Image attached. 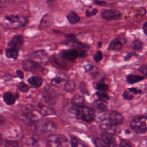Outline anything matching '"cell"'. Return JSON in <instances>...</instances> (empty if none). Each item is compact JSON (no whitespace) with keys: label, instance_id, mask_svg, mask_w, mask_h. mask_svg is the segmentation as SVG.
<instances>
[{"label":"cell","instance_id":"cell-9","mask_svg":"<svg viewBox=\"0 0 147 147\" xmlns=\"http://www.w3.org/2000/svg\"><path fill=\"white\" fill-rule=\"evenodd\" d=\"M37 111L41 114V115H51L56 114V111L51 105L44 104L42 103H38L37 105Z\"/></svg>","mask_w":147,"mask_h":147},{"label":"cell","instance_id":"cell-38","mask_svg":"<svg viewBox=\"0 0 147 147\" xmlns=\"http://www.w3.org/2000/svg\"><path fill=\"white\" fill-rule=\"evenodd\" d=\"M119 146H120L130 147V146H131L132 145L129 141L126 140H122L119 142Z\"/></svg>","mask_w":147,"mask_h":147},{"label":"cell","instance_id":"cell-41","mask_svg":"<svg viewBox=\"0 0 147 147\" xmlns=\"http://www.w3.org/2000/svg\"><path fill=\"white\" fill-rule=\"evenodd\" d=\"M93 2L95 5H96L100 6H104L107 4V2L105 1H101V0H94Z\"/></svg>","mask_w":147,"mask_h":147},{"label":"cell","instance_id":"cell-34","mask_svg":"<svg viewBox=\"0 0 147 147\" xmlns=\"http://www.w3.org/2000/svg\"><path fill=\"white\" fill-rule=\"evenodd\" d=\"M18 88L19 89V90L22 92H27L29 89V86L26 84L24 82H20L18 84Z\"/></svg>","mask_w":147,"mask_h":147},{"label":"cell","instance_id":"cell-27","mask_svg":"<svg viewBox=\"0 0 147 147\" xmlns=\"http://www.w3.org/2000/svg\"><path fill=\"white\" fill-rule=\"evenodd\" d=\"M72 103L75 106H81L84 102V99L82 96L76 95L72 98Z\"/></svg>","mask_w":147,"mask_h":147},{"label":"cell","instance_id":"cell-19","mask_svg":"<svg viewBox=\"0 0 147 147\" xmlns=\"http://www.w3.org/2000/svg\"><path fill=\"white\" fill-rule=\"evenodd\" d=\"M5 55L8 58L16 59L18 56V49L10 47L6 50Z\"/></svg>","mask_w":147,"mask_h":147},{"label":"cell","instance_id":"cell-37","mask_svg":"<svg viewBox=\"0 0 147 147\" xmlns=\"http://www.w3.org/2000/svg\"><path fill=\"white\" fill-rule=\"evenodd\" d=\"M122 96L125 100H131V99H133V95L130 93V92L129 90L128 91H125L123 92Z\"/></svg>","mask_w":147,"mask_h":147},{"label":"cell","instance_id":"cell-49","mask_svg":"<svg viewBox=\"0 0 147 147\" xmlns=\"http://www.w3.org/2000/svg\"><path fill=\"white\" fill-rule=\"evenodd\" d=\"M47 1L48 3H52L54 1V0H47Z\"/></svg>","mask_w":147,"mask_h":147},{"label":"cell","instance_id":"cell-15","mask_svg":"<svg viewBox=\"0 0 147 147\" xmlns=\"http://www.w3.org/2000/svg\"><path fill=\"white\" fill-rule=\"evenodd\" d=\"M24 40L21 35L14 36L8 42L7 45L10 47H13L18 49L23 44Z\"/></svg>","mask_w":147,"mask_h":147},{"label":"cell","instance_id":"cell-25","mask_svg":"<svg viewBox=\"0 0 147 147\" xmlns=\"http://www.w3.org/2000/svg\"><path fill=\"white\" fill-rule=\"evenodd\" d=\"M71 138V145L72 146H84V144L83 143L76 137L74 136H71L70 137Z\"/></svg>","mask_w":147,"mask_h":147},{"label":"cell","instance_id":"cell-11","mask_svg":"<svg viewBox=\"0 0 147 147\" xmlns=\"http://www.w3.org/2000/svg\"><path fill=\"white\" fill-rule=\"evenodd\" d=\"M126 42V40L125 38L117 37L116 38L112 40L107 48L108 50L113 51H118L122 47L123 45Z\"/></svg>","mask_w":147,"mask_h":147},{"label":"cell","instance_id":"cell-40","mask_svg":"<svg viewBox=\"0 0 147 147\" xmlns=\"http://www.w3.org/2000/svg\"><path fill=\"white\" fill-rule=\"evenodd\" d=\"M128 90L130 92H132L135 95H137V94H140L142 93V91L140 89H138L137 88H135V87H131V88H128Z\"/></svg>","mask_w":147,"mask_h":147},{"label":"cell","instance_id":"cell-39","mask_svg":"<svg viewBox=\"0 0 147 147\" xmlns=\"http://www.w3.org/2000/svg\"><path fill=\"white\" fill-rule=\"evenodd\" d=\"M137 55H137V53H134V52H129V53H127V55L123 57V60H124L125 61H129V60L131 59V57L133 56H137Z\"/></svg>","mask_w":147,"mask_h":147},{"label":"cell","instance_id":"cell-42","mask_svg":"<svg viewBox=\"0 0 147 147\" xmlns=\"http://www.w3.org/2000/svg\"><path fill=\"white\" fill-rule=\"evenodd\" d=\"M138 71L142 74H144V75H146V72H147V66H146V64H144L142 65V66H141L140 68H139V69Z\"/></svg>","mask_w":147,"mask_h":147},{"label":"cell","instance_id":"cell-43","mask_svg":"<svg viewBox=\"0 0 147 147\" xmlns=\"http://www.w3.org/2000/svg\"><path fill=\"white\" fill-rule=\"evenodd\" d=\"M18 142L16 141H11L7 140L5 141V145L6 146H18Z\"/></svg>","mask_w":147,"mask_h":147},{"label":"cell","instance_id":"cell-30","mask_svg":"<svg viewBox=\"0 0 147 147\" xmlns=\"http://www.w3.org/2000/svg\"><path fill=\"white\" fill-rule=\"evenodd\" d=\"M79 89L80 91L84 95H89V92L87 88V85L85 82H82L80 83L79 86Z\"/></svg>","mask_w":147,"mask_h":147},{"label":"cell","instance_id":"cell-7","mask_svg":"<svg viewBox=\"0 0 147 147\" xmlns=\"http://www.w3.org/2000/svg\"><path fill=\"white\" fill-rule=\"evenodd\" d=\"M102 19L106 21L116 20L119 19L121 16L120 11L116 9H108L102 11L100 13Z\"/></svg>","mask_w":147,"mask_h":147},{"label":"cell","instance_id":"cell-35","mask_svg":"<svg viewBox=\"0 0 147 147\" xmlns=\"http://www.w3.org/2000/svg\"><path fill=\"white\" fill-rule=\"evenodd\" d=\"M102 52L100 51H98L93 56V59L96 63H98L102 59Z\"/></svg>","mask_w":147,"mask_h":147},{"label":"cell","instance_id":"cell-14","mask_svg":"<svg viewBox=\"0 0 147 147\" xmlns=\"http://www.w3.org/2000/svg\"><path fill=\"white\" fill-rule=\"evenodd\" d=\"M101 138L105 141L109 146H114L117 145L116 139L114 135L105 132L101 134Z\"/></svg>","mask_w":147,"mask_h":147},{"label":"cell","instance_id":"cell-29","mask_svg":"<svg viewBox=\"0 0 147 147\" xmlns=\"http://www.w3.org/2000/svg\"><path fill=\"white\" fill-rule=\"evenodd\" d=\"M96 95L98 96V98L100 99L103 100L105 101L109 100L110 98L108 95V94L106 92V91H99L98 90V92H96Z\"/></svg>","mask_w":147,"mask_h":147},{"label":"cell","instance_id":"cell-45","mask_svg":"<svg viewBox=\"0 0 147 147\" xmlns=\"http://www.w3.org/2000/svg\"><path fill=\"white\" fill-rule=\"evenodd\" d=\"M16 74L17 75V76L20 78V79H22L24 78V74H23V72L21 71V70H17L16 71Z\"/></svg>","mask_w":147,"mask_h":147},{"label":"cell","instance_id":"cell-13","mask_svg":"<svg viewBox=\"0 0 147 147\" xmlns=\"http://www.w3.org/2000/svg\"><path fill=\"white\" fill-rule=\"evenodd\" d=\"M109 119L114 125L119 126L122 123L123 117L120 113L117 111H112L109 114Z\"/></svg>","mask_w":147,"mask_h":147},{"label":"cell","instance_id":"cell-24","mask_svg":"<svg viewBox=\"0 0 147 147\" xmlns=\"http://www.w3.org/2000/svg\"><path fill=\"white\" fill-rule=\"evenodd\" d=\"M131 46V48L134 51H139L143 48L144 43L141 40L137 39L132 41Z\"/></svg>","mask_w":147,"mask_h":147},{"label":"cell","instance_id":"cell-18","mask_svg":"<svg viewBox=\"0 0 147 147\" xmlns=\"http://www.w3.org/2000/svg\"><path fill=\"white\" fill-rule=\"evenodd\" d=\"M3 99L4 102L7 105H12L16 102V98L14 95L11 94L10 92H7L3 94Z\"/></svg>","mask_w":147,"mask_h":147},{"label":"cell","instance_id":"cell-5","mask_svg":"<svg viewBox=\"0 0 147 147\" xmlns=\"http://www.w3.org/2000/svg\"><path fill=\"white\" fill-rule=\"evenodd\" d=\"M48 143L51 146H68L69 142L64 137H61L56 134H52L48 137Z\"/></svg>","mask_w":147,"mask_h":147},{"label":"cell","instance_id":"cell-2","mask_svg":"<svg viewBox=\"0 0 147 147\" xmlns=\"http://www.w3.org/2000/svg\"><path fill=\"white\" fill-rule=\"evenodd\" d=\"M147 118L146 117H138L133 119L130 123L131 129L137 134H144L147 130Z\"/></svg>","mask_w":147,"mask_h":147},{"label":"cell","instance_id":"cell-20","mask_svg":"<svg viewBox=\"0 0 147 147\" xmlns=\"http://www.w3.org/2000/svg\"><path fill=\"white\" fill-rule=\"evenodd\" d=\"M144 79V77L143 76H140L138 75H133L130 74L127 76V82L129 84H133L137 82H140Z\"/></svg>","mask_w":147,"mask_h":147},{"label":"cell","instance_id":"cell-23","mask_svg":"<svg viewBox=\"0 0 147 147\" xmlns=\"http://www.w3.org/2000/svg\"><path fill=\"white\" fill-rule=\"evenodd\" d=\"M75 87V82L72 80H70L65 82L64 86V89L65 90V91L67 92H71L74 90Z\"/></svg>","mask_w":147,"mask_h":147},{"label":"cell","instance_id":"cell-17","mask_svg":"<svg viewBox=\"0 0 147 147\" xmlns=\"http://www.w3.org/2000/svg\"><path fill=\"white\" fill-rule=\"evenodd\" d=\"M67 18L68 21L72 24H77L80 20V17L77 14V13L75 11H69L67 15Z\"/></svg>","mask_w":147,"mask_h":147},{"label":"cell","instance_id":"cell-50","mask_svg":"<svg viewBox=\"0 0 147 147\" xmlns=\"http://www.w3.org/2000/svg\"><path fill=\"white\" fill-rule=\"evenodd\" d=\"M125 132L126 133V134H128L129 133V131L128 130H125Z\"/></svg>","mask_w":147,"mask_h":147},{"label":"cell","instance_id":"cell-22","mask_svg":"<svg viewBox=\"0 0 147 147\" xmlns=\"http://www.w3.org/2000/svg\"><path fill=\"white\" fill-rule=\"evenodd\" d=\"M31 56L36 59H42L47 56V53L44 50H38L32 52Z\"/></svg>","mask_w":147,"mask_h":147},{"label":"cell","instance_id":"cell-8","mask_svg":"<svg viewBox=\"0 0 147 147\" xmlns=\"http://www.w3.org/2000/svg\"><path fill=\"white\" fill-rule=\"evenodd\" d=\"M22 66L25 71L30 72L41 71L42 69H43L38 63L30 60H22Z\"/></svg>","mask_w":147,"mask_h":147},{"label":"cell","instance_id":"cell-32","mask_svg":"<svg viewBox=\"0 0 147 147\" xmlns=\"http://www.w3.org/2000/svg\"><path fill=\"white\" fill-rule=\"evenodd\" d=\"M51 17L49 16V15H45L42 20H41V22H40V27L41 26H45V24L47 25V24H49L51 23Z\"/></svg>","mask_w":147,"mask_h":147},{"label":"cell","instance_id":"cell-26","mask_svg":"<svg viewBox=\"0 0 147 147\" xmlns=\"http://www.w3.org/2000/svg\"><path fill=\"white\" fill-rule=\"evenodd\" d=\"M65 82L64 79L61 77H56L53 78L51 81V84L55 87H59Z\"/></svg>","mask_w":147,"mask_h":147},{"label":"cell","instance_id":"cell-1","mask_svg":"<svg viewBox=\"0 0 147 147\" xmlns=\"http://www.w3.org/2000/svg\"><path fill=\"white\" fill-rule=\"evenodd\" d=\"M76 115L77 118L86 122L90 123L95 119V112L90 107L79 106L76 109Z\"/></svg>","mask_w":147,"mask_h":147},{"label":"cell","instance_id":"cell-44","mask_svg":"<svg viewBox=\"0 0 147 147\" xmlns=\"http://www.w3.org/2000/svg\"><path fill=\"white\" fill-rule=\"evenodd\" d=\"M87 56V53L84 50H82V51H80V52H78V56H80L82 57H85Z\"/></svg>","mask_w":147,"mask_h":147},{"label":"cell","instance_id":"cell-21","mask_svg":"<svg viewBox=\"0 0 147 147\" xmlns=\"http://www.w3.org/2000/svg\"><path fill=\"white\" fill-rule=\"evenodd\" d=\"M94 106L100 111H105L107 110L106 101L100 99L94 102Z\"/></svg>","mask_w":147,"mask_h":147},{"label":"cell","instance_id":"cell-16","mask_svg":"<svg viewBox=\"0 0 147 147\" xmlns=\"http://www.w3.org/2000/svg\"><path fill=\"white\" fill-rule=\"evenodd\" d=\"M28 82L30 85L34 88L40 87L42 84V79L36 76H33L30 77L28 79Z\"/></svg>","mask_w":147,"mask_h":147},{"label":"cell","instance_id":"cell-48","mask_svg":"<svg viewBox=\"0 0 147 147\" xmlns=\"http://www.w3.org/2000/svg\"><path fill=\"white\" fill-rule=\"evenodd\" d=\"M14 96H15V98H16V99H17L19 98V94H18V93L15 94Z\"/></svg>","mask_w":147,"mask_h":147},{"label":"cell","instance_id":"cell-46","mask_svg":"<svg viewBox=\"0 0 147 147\" xmlns=\"http://www.w3.org/2000/svg\"><path fill=\"white\" fill-rule=\"evenodd\" d=\"M142 30L144 33L146 35V32H147V22H145L142 25Z\"/></svg>","mask_w":147,"mask_h":147},{"label":"cell","instance_id":"cell-36","mask_svg":"<svg viewBox=\"0 0 147 147\" xmlns=\"http://www.w3.org/2000/svg\"><path fill=\"white\" fill-rule=\"evenodd\" d=\"M97 13H98V10L96 8H94L91 10H89L88 9L86 10L85 12V14L87 17H91L96 15Z\"/></svg>","mask_w":147,"mask_h":147},{"label":"cell","instance_id":"cell-3","mask_svg":"<svg viewBox=\"0 0 147 147\" xmlns=\"http://www.w3.org/2000/svg\"><path fill=\"white\" fill-rule=\"evenodd\" d=\"M5 20L10 24L9 26L11 28H17L25 26L28 22L25 17L14 14L6 16Z\"/></svg>","mask_w":147,"mask_h":147},{"label":"cell","instance_id":"cell-31","mask_svg":"<svg viewBox=\"0 0 147 147\" xmlns=\"http://www.w3.org/2000/svg\"><path fill=\"white\" fill-rule=\"evenodd\" d=\"M94 144L96 146L99 147H108V145L102 138H96L94 140Z\"/></svg>","mask_w":147,"mask_h":147},{"label":"cell","instance_id":"cell-6","mask_svg":"<svg viewBox=\"0 0 147 147\" xmlns=\"http://www.w3.org/2000/svg\"><path fill=\"white\" fill-rule=\"evenodd\" d=\"M41 114L38 111H33L27 112L21 115V120L25 123L30 124L40 120Z\"/></svg>","mask_w":147,"mask_h":147},{"label":"cell","instance_id":"cell-51","mask_svg":"<svg viewBox=\"0 0 147 147\" xmlns=\"http://www.w3.org/2000/svg\"><path fill=\"white\" fill-rule=\"evenodd\" d=\"M0 37H1V33H0Z\"/></svg>","mask_w":147,"mask_h":147},{"label":"cell","instance_id":"cell-12","mask_svg":"<svg viewBox=\"0 0 147 147\" xmlns=\"http://www.w3.org/2000/svg\"><path fill=\"white\" fill-rule=\"evenodd\" d=\"M56 130V126L52 122L44 121L39 125V130L42 133L53 132Z\"/></svg>","mask_w":147,"mask_h":147},{"label":"cell","instance_id":"cell-33","mask_svg":"<svg viewBox=\"0 0 147 147\" xmlns=\"http://www.w3.org/2000/svg\"><path fill=\"white\" fill-rule=\"evenodd\" d=\"M96 88L99 91H107L109 89V86L106 83L100 82L96 84Z\"/></svg>","mask_w":147,"mask_h":147},{"label":"cell","instance_id":"cell-28","mask_svg":"<svg viewBox=\"0 0 147 147\" xmlns=\"http://www.w3.org/2000/svg\"><path fill=\"white\" fill-rule=\"evenodd\" d=\"M86 72H89L91 74H96L98 72V68L95 67L94 65H92L90 64H86L83 66Z\"/></svg>","mask_w":147,"mask_h":147},{"label":"cell","instance_id":"cell-4","mask_svg":"<svg viewBox=\"0 0 147 147\" xmlns=\"http://www.w3.org/2000/svg\"><path fill=\"white\" fill-rule=\"evenodd\" d=\"M100 127L105 132L113 135L118 134L121 132V129L118 127V126L112 123L109 118L104 119L100 122Z\"/></svg>","mask_w":147,"mask_h":147},{"label":"cell","instance_id":"cell-47","mask_svg":"<svg viewBox=\"0 0 147 147\" xmlns=\"http://www.w3.org/2000/svg\"><path fill=\"white\" fill-rule=\"evenodd\" d=\"M97 46H98V48H100L101 47H102V41H98V43H97Z\"/></svg>","mask_w":147,"mask_h":147},{"label":"cell","instance_id":"cell-10","mask_svg":"<svg viewBox=\"0 0 147 147\" xmlns=\"http://www.w3.org/2000/svg\"><path fill=\"white\" fill-rule=\"evenodd\" d=\"M61 57L65 60H75L78 56V51L75 49H65L61 52Z\"/></svg>","mask_w":147,"mask_h":147}]
</instances>
